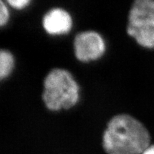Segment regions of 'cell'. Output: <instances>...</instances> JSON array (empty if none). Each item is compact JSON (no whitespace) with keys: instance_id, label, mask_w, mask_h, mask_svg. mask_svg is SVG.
I'll list each match as a JSON object with an SVG mask.
<instances>
[{"instance_id":"1","label":"cell","mask_w":154,"mask_h":154,"mask_svg":"<svg viewBox=\"0 0 154 154\" xmlns=\"http://www.w3.org/2000/svg\"><path fill=\"white\" fill-rule=\"evenodd\" d=\"M150 142L144 125L124 113L111 118L103 135V147L108 154H141Z\"/></svg>"},{"instance_id":"2","label":"cell","mask_w":154,"mask_h":154,"mask_svg":"<svg viewBox=\"0 0 154 154\" xmlns=\"http://www.w3.org/2000/svg\"><path fill=\"white\" fill-rule=\"evenodd\" d=\"M79 90L78 84L70 72L62 69H54L44 80L42 99L51 111L68 109L78 101Z\"/></svg>"},{"instance_id":"3","label":"cell","mask_w":154,"mask_h":154,"mask_svg":"<svg viewBox=\"0 0 154 154\" xmlns=\"http://www.w3.org/2000/svg\"><path fill=\"white\" fill-rule=\"evenodd\" d=\"M127 33L142 47L154 49V0H136L128 14Z\"/></svg>"},{"instance_id":"4","label":"cell","mask_w":154,"mask_h":154,"mask_svg":"<svg viewBox=\"0 0 154 154\" xmlns=\"http://www.w3.org/2000/svg\"><path fill=\"white\" fill-rule=\"evenodd\" d=\"M75 55L79 60H95L103 55L105 44L101 35L94 31H85L77 34L74 41Z\"/></svg>"},{"instance_id":"5","label":"cell","mask_w":154,"mask_h":154,"mask_svg":"<svg viewBox=\"0 0 154 154\" xmlns=\"http://www.w3.org/2000/svg\"><path fill=\"white\" fill-rule=\"evenodd\" d=\"M44 29L50 34H59L68 32L72 28V20L70 14L61 8H53L43 17Z\"/></svg>"},{"instance_id":"6","label":"cell","mask_w":154,"mask_h":154,"mask_svg":"<svg viewBox=\"0 0 154 154\" xmlns=\"http://www.w3.org/2000/svg\"><path fill=\"white\" fill-rule=\"evenodd\" d=\"M14 67V58L8 50L0 51V79L9 76Z\"/></svg>"},{"instance_id":"7","label":"cell","mask_w":154,"mask_h":154,"mask_svg":"<svg viewBox=\"0 0 154 154\" xmlns=\"http://www.w3.org/2000/svg\"><path fill=\"white\" fill-rule=\"evenodd\" d=\"M9 19V12L2 0L0 1V24L2 26L7 22Z\"/></svg>"},{"instance_id":"8","label":"cell","mask_w":154,"mask_h":154,"mask_svg":"<svg viewBox=\"0 0 154 154\" xmlns=\"http://www.w3.org/2000/svg\"><path fill=\"white\" fill-rule=\"evenodd\" d=\"M7 2L14 8L22 9L29 4V0H8Z\"/></svg>"},{"instance_id":"9","label":"cell","mask_w":154,"mask_h":154,"mask_svg":"<svg viewBox=\"0 0 154 154\" xmlns=\"http://www.w3.org/2000/svg\"><path fill=\"white\" fill-rule=\"evenodd\" d=\"M141 154H154V145L149 146Z\"/></svg>"}]
</instances>
